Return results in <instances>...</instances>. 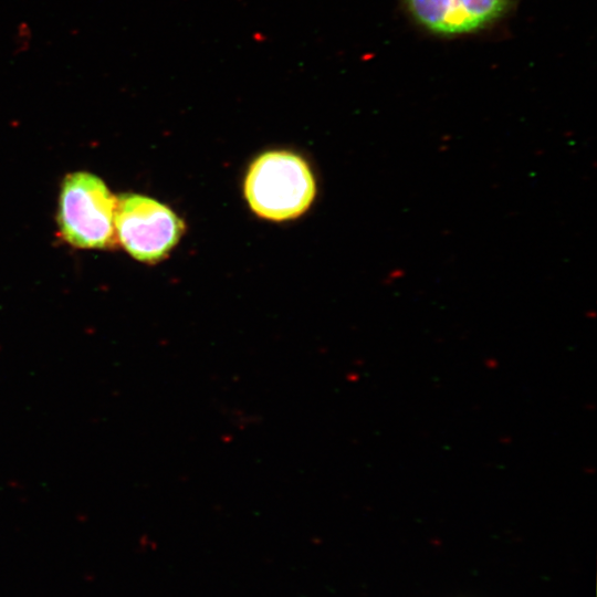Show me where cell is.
I'll return each instance as SVG.
<instances>
[{
  "instance_id": "cell-1",
  "label": "cell",
  "mask_w": 597,
  "mask_h": 597,
  "mask_svg": "<svg viewBox=\"0 0 597 597\" xmlns=\"http://www.w3.org/2000/svg\"><path fill=\"white\" fill-rule=\"evenodd\" d=\"M117 198L105 182L87 171L65 176L61 184L57 227L63 239L81 249H114Z\"/></svg>"
},
{
  "instance_id": "cell-2",
  "label": "cell",
  "mask_w": 597,
  "mask_h": 597,
  "mask_svg": "<svg viewBox=\"0 0 597 597\" xmlns=\"http://www.w3.org/2000/svg\"><path fill=\"white\" fill-rule=\"evenodd\" d=\"M244 193L256 214L282 221L298 217L310 207L315 184L307 164L300 156L268 151L251 165Z\"/></svg>"
},
{
  "instance_id": "cell-3",
  "label": "cell",
  "mask_w": 597,
  "mask_h": 597,
  "mask_svg": "<svg viewBox=\"0 0 597 597\" xmlns=\"http://www.w3.org/2000/svg\"><path fill=\"white\" fill-rule=\"evenodd\" d=\"M115 228L117 242L133 258L154 263L177 244L184 223L167 206L137 193L117 197Z\"/></svg>"
},
{
  "instance_id": "cell-4",
  "label": "cell",
  "mask_w": 597,
  "mask_h": 597,
  "mask_svg": "<svg viewBox=\"0 0 597 597\" xmlns=\"http://www.w3.org/2000/svg\"><path fill=\"white\" fill-rule=\"evenodd\" d=\"M513 0H404L412 18L439 35L479 31L500 19Z\"/></svg>"
}]
</instances>
